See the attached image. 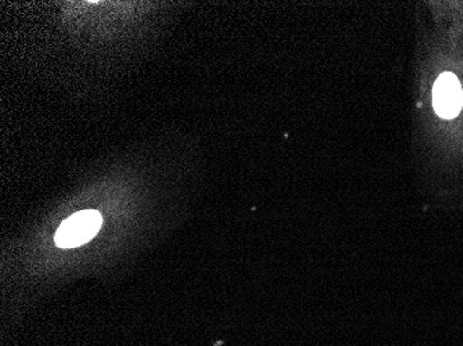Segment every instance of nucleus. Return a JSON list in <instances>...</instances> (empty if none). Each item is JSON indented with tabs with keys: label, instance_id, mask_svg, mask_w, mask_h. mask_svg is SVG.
Instances as JSON below:
<instances>
[{
	"label": "nucleus",
	"instance_id": "f257e3e1",
	"mask_svg": "<svg viewBox=\"0 0 463 346\" xmlns=\"http://www.w3.org/2000/svg\"><path fill=\"white\" fill-rule=\"evenodd\" d=\"M103 218L98 210H80L64 220L56 233V244L60 248H74L92 240L100 230Z\"/></svg>",
	"mask_w": 463,
	"mask_h": 346
},
{
	"label": "nucleus",
	"instance_id": "f03ea898",
	"mask_svg": "<svg viewBox=\"0 0 463 346\" xmlns=\"http://www.w3.org/2000/svg\"><path fill=\"white\" fill-rule=\"evenodd\" d=\"M434 110L441 118L452 119L460 113L463 104L462 86L454 74L441 75L433 89Z\"/></svg>",
	"mask_w": 463,
	"mask_h": 346
}]
</instances>
